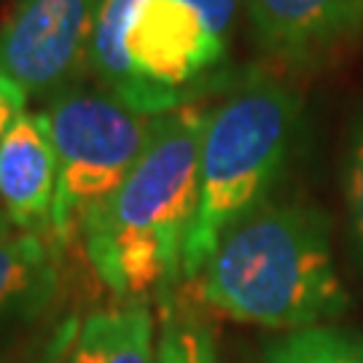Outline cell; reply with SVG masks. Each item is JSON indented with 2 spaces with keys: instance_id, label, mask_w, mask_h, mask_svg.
Wrapping results in <instances>:
<instances>
[{
  "instance_id": "cell-1",
  "label": "cell",
  "mask_w": 363,
  "mask_h": 363,
  "mask_svg": "<svg viewBox=\"0 0 363 363\" xmlns=\"http://www.w3.org/2000/svg\"><path fill=\"white\" fill-rule=\"evenodd\" d=\"M208 116L191 103L159 113L138 164L81 223L94 272L118 296H143L183 274Z\"/></svg>"
},
{
  "instance_id": "cell-2",
  "label": "cell",
  "mask_w": 363,
  "mask_h": 363,
  "mask_svg": "<svg viewBox=\"0 0 363 363\" xmlns=\"http://www.w3.org/2000/svg\"><path fill=\"white\" fill-rule=\"evenodd\" d=\"M202 301L240 323L301 331L350 307L334 267L328 218L310 205L247 210L199 272Z\"/></svg>"
},
{
  "instance_id": "cell-3",
  "label": "cell",
  "mask_w": 363,
  "mask_h": 363,
  "mask_svg": "<svg viewBox=\"0 0 363 363\" xmlns=\"http://www.w3.org/2000/svg\"><path fill=\"white\" fill-rule=\"evenodd\" d=\"M298 97L272 78H250L208 116L199 156V208L183 250V277L196 280L223 232L264 202L286 162Z\"/></svg>"
},
{
  "instance_id": "cell-4",
  "label": "cell",
  "mask_w": 363,
  "mask_h": 363,
  "mask_svg": "<svg viewBox=\"0 0 363 363\" xmlns=\"http://www.w3.org/2000/svg\"><path fill=\"white\" fill-rule=\"evenodd\" d=\"M223 52L226 40L186 0H100L86 60L111 94L159 116Z\"/></svg>"
},
{
  "instance_id": "cell-5",
  "label": "cell",
  "mask_w": 363,
  "mask_h": 363,
  "mask_svg": "<svg viewBox=\"0 0 363 363\" xmlns=\"http://www.w3.org/2000/svg\"><path fill=\"white\" fill-rule=\"evenodd\" d=\"M40 116L60 167L52 229L67 240L138 164L156 116L135 111L108 89H70Z\"/></svg>"
},
{
  "instance_id": "cell-6",
  "label": "cell",
  "mask_w": 363,
  "mask_h": 363,
  "mask_svg": "<svg viewBox=\"0 0 363 363\" xmlns=\"http://www.w3.org/2000/svg\"><path fill=\"white\" fill-rule=\"evenodd\" d=\"M100 0H19L0 27V70L30 94L62 84L89 54Z\"/></svg>"
},
{
  "instance_id": "cell-7",
  "label": "cell",
  "mask_w": 363,
  "mask_h": 363,
  "mask_svg": "<svg viewBox=\"0 0 363 363\" xmlns=\"http://www.w3.org/2000/svg\"><path fill=\"white\" fill-rule=\"evenodd\" d=\"M250 25L267 52L304 62L361 35L363 0H247Z\"/></svg>"
},
{
  "instance_id": "cell-8",
  "label": "cell",
  "mask_w": 363,
  "mask_h": 363,
  "mask_svg": "<svg viewBox=\"0 0 363 363\" xmlns=\"http://www.w3.org/2000/svg\"><path fill=\"white\" fill-rule=\"evenodd\" d=\"M57 175L46 121L40 113H25L0 143V208L16 229L38 234L52 226Z\"/></svg>"
},
{
  "instance_id": "cell-9",
  "label": "cell",
  "mask_w": 363,
  "mask_h": 363,
  "mask_svg": "<svg viewBox=\"0 0 363 363\" xmlns=\"http://www.w3.org/2000/svg\"><path fill=\"white\" fill-rule=\"evenodd\" d=\"M65 363H156L154 318L143 304L89 315Z\"/></svg>"
},
{
  "instance_id": "cell-10",
  "label": "cell",
  "mask_w": 363,
  "mask_h": 363,
  "mask_svg": "<svg viewBox=\"0 0 363 363\" xmlns=\"http://www.w3.org/2000/svg\"><path fill=\"white\" fill-rule=\"evenodd\" d=\"M54 291V267L35 234L0 223V320L43 307Z\"/></svg>"
},
{
  "instance_id": "cell-11",
  "label": "cell",
  "mask_w": 363,
  "mask_h": 363,
  "mask_svg": "<svg viewBox=\"0 0 363 363\" xmlns=\"http://www.w3.org/2000/svg\"><path fill=\"white\" fill-rule=\"evenodd\" d=\"M267 363H363V337L334 325L288 331L267 347Z\"/></svg>"
},
{
  "instance_id": "cell-12",
  "label": "cell",
  "mask_w": 363,
  "mask_h": 363,
  "mask_svg": "<svg viewBox=\"0 0 363 363\" xmlns=\"http://www.w3.org/2000/svg\"><path fill=\"white\" fill-rule=\"evenodd\" d=\"M156 363H216L210 328L194 315H167L156 342Z\"/></svg>"
},
{
  "instance_id": "cell-13",
  "label": "cell",
  "mask_w": 363,
  "mask_h": 363,
  "mask_svg": "<svg viewBox=\"0 0 363 363\" xmlns=\"http://www.w3.org/2000/svg\"><path fill=\"white\" fill-rule=\"evenodd\" d=\"M345 194L355 242L363 256V116L358 118L350 138V154H347V172H345Z\"/></svg>"
},
{
  "instance_id": "cell-14",
  "label": "cell",
  "mask_w": 363,
  "mask_h": 363,
  "mask_svg": "<svg viewBox=\"0 0 363 363\" xmlns=\"http://www.w3.org/2000/svg\"><path fill=\"white\" fill-rule=\"evenodd\" d=\"M25 105L27 91L0 70V143L6 140L13 124L25 116Z\"/></svg>"
},
{
  "instance_id": "cell-15",
  "label": "cell",
  "mask_w": 363,
  "mask_h": 363,
  "mask_svg": "<svg viewBox=\"0 0 363 363\" xmlns=\"http://www.w3.org/2000/svg\"><path fill=\"white\" fill-rule=\"evenodd\" d=\"M186 3H191L196 11L208 19V25L218 33L220 38L226 40L240 0H186Z\"/></svg>"
},
{
  "instance_id": "cell-16",
  "label": "cell",
  "mask_w": 363,
  "mask_h": 363,
  "mask_svg": "<svg viewBox=\"0 0 363 363\" xmlns=\"http://www.w3.org/2000/svg\"><path fill=\"white\" fill-rule=\"evenodd\" d=\"M0 223H9V220H0Z\"/></svg>"
}]
</instances>
